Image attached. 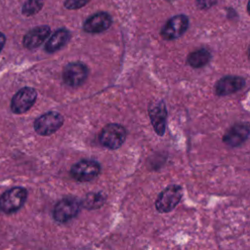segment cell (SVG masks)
Listing matches in <instances>:
<instances>
[{
	"mask_svg": "<svg viewBox=\"0 0 250 250\" xmlns=\"http://www.w3.org/2000/svg\"><path fill=\"white\" fill-rule=\"evenodd\" d=\"M43 7V0H26L22 6V14L24 16H33L37 14Z\"/></svg>",
	"mask_w": 250,
	"mask_h": 250,
	"instance_id": "ac0fdd59",
	"label": "cell"
},
{
	"mask_svg": "<svg viewBox=\"0 0 250 250\" xmlns=\"http://www.w3.org/2000/svg\"><path fill=\"white\" fill-rule=\"evenodd\" d=\"M218 0H195L196 5L199 9H208L215 5Z\"/></svg>",
	"mask_w": 250,
	"mask_h": 250,
	"instance_id": "ffe728a7",
	"label": "cell"
},
{
	"mask_svg": "<svg viewBox=\"0 0 250 250\" xmlns=\"http://www.w3.org/2000/svg\"><path fill=\"white\" fill-rule=\"evenodd\" d=\"M63 124V117L57 111H48L34 121V130L40 136H49L57 132Z\"/></svg>",
	"mask_w": 250,
	"mask_h": 250,
	"instance_id": "8992f818",
	"label": "cell"
},
{
	"mask_svg": "<svg viewBox=\"0 0 250 250\" xmlns=\"http://www.w3.org/2000/svg\"><path fill=\"white\" fill-rule=\"evenodd\" d=\"M126 129L116 123L105 125L99 135L100 144L109 149H117L122 146L126 140Z\"/></svg>",
	"mask_w": 250,
	"mask_h": 250,
	"instance_id": "6da1fadb",
	"label": "cell"
},
{
	"mask_svg": "<svg viewBox=\"0 0 250 250\" xmlns=\"http://www.w3.org/2000/svg\"><path fill=\"white\" fill-rule=\"evenodd\" d=\"M211 59V54L207 49L201 48L196 51L191 52L188 58L187 62L188 63L193 67V68H200L204 65H206Z\"/></svg>",
	"mask_w": 250,
	"mask_h": 250,
	"instance_id": "2e32d148",
	"label": "cell"
},
{
	"mask_svg": "<svg viewBox=\"0 0 250 250\" xmlns=\"http://www.w3.org/2000/svg\"><path fill=\"white\" fill-rule=\"evenodd\" d=\"M112 19L106 12H98L89 17L83 23V30L88 33H101L110 27Z\"/></svg>",
	"mask_w": 250,
	"mask_h": 250,
	"instance_id": "7c38bea8",
	"label": "cell"
},
{
	"mask_svg": "<svg viewBox=\"0 0 250 250\" xmlns=\"http://www.w3.org/2000/svg\"><path fill=\"white\" fill-rule=\"evenodd\" d=\"M101 164L92 159H82L73 164L69 170L70 176L78 182H90L101 173Z\"/></svg>",
	"mask_w": 250,
	"mask_h": 250,
	"instance_id": "7a4b0ae2",
	"label": "cell"
},
{
	"mask_svg": "<svg viewBox=\"0 0 250 250\" xmlns=\"http://www.w3.org/2000/svg\"><path fill=\"white\" fill-rule=\"evenodd\" d=\"M70 39V33L65 28L56 30L45 44V51L48 53H55L66 45Z\"/></svg>",
	"mask_w": 250,
	"mask_h": 250,
	"instance_id": "9a60e30c",
	"label": "cell"
},
{
	"mask_svg": "<svg viewBox=\"0 0 250 250\" xmlns=\"http://www.w3.org/2000/svg\"><path fill=\"white\" fill-rule=\"evenodd\" d=\"M81 208V202L74 196H65L54 207L53 217L59 223H66L75 218Z\"/></svg>",
	"mask_w": 250,
	"mask_h": 250,
	"instance_id": "3957f363",
	"label": "cell"
},
{
	"mask_svg": "<svg viewBox=\"0 0 250 250\" xmlns=\"http://www.w3.org/2000/svg\"><path fill=\"white\" fill-rule=\"evenodd\" d=\"M249 138V126L246 123L232 125L223 137V143L229 146L236 147L244 144Z\"/></svg>",
	"mask_w": 250,
	"mask_h": 250,
	"instance_id": "8fae6325",
	"label": "cell"
},
{
	"mask_svg": "<svg viewBox=\"0 0 250 250\" xmlns=\"http://www.w3.org/2000/svg\"><path fill=\"white\" fill-rule=\"evenodd\" d=\"M89 73L88 66L80 62H69L62 70V81L69 87L81 86L87 79Z\"/></svg>",
	"mask_w": 250,
	"mask_h": 250,
	"instance_id": "52a82bcc",
	"label": "cell"
},
{
	"mask_svg": "<svg viewBox=\"0 0 250 250\" xmlns=\"http://www.w3.org/2000/svg\"><path fill=\"white\" fill-rule=\"evenodd\" d=\"M91 0H65L64 7L68 10H77L84 7Z\"/></svg>",
	"mask_w": 250,
	"mask_h": 250,
	"instance_id": "d6986e66",
	"label": "cell"
},
{
	"mask_svg": "<svg viewBox=\"0 0 250 250\" xmlns=\"http://www.w3.org/2000/svg\"><path fill=\"white\" fill-rule=\"evenodd\" d=\"M81 206L87 210L101 208L105 202V196L102 192H88L80 201Z\"/></svg>",
	"mask_w": 250,
	"mask_h": 250,
	"instance_id": "e0dca14e",
	"label": "cell"
},
{
	"mask_svg": "<svg viewBox=\"0 0 250 250\" xmlns=\"http://www.w3.org/2000/svg\"><path fill=\"white\" fill-rule=\"evenodd\" d=\"M51 29L48 25H39L30 29L23 37V46L28 50L38 48L48 38Z\"/></svg>",
	"mask_w": 250,
	"mask_h": 250,
	"instance_id": "5bb4252c",
	"label": "cell"
},
{
	"mask_svg": "<svg viewBox=\"0 0 250 250\" xmlns=\"http://www.w3.org/2000/svg\"><path fill=\"white\" fill-rule=\"evenodd\" d=\"M183 196V188L179 185L168 186L163 189L155 200V208L160 213L172 211L180 202Z\"/></svg>",
	"mask_w": 250,
	"mask_h": 250,
	"instance_id": "5b68a950",
	"label": "cell"
},
{
	"mask_svg": "<svg viewBox=\"0 0 250 250\" xmlns=\"http://www.w3.org/2000/svg\"><path fill=\"white\" fill-rule=\"evenodd\" d=\"M37 92L31 87H23L19 90L12 99L11 109L16 114L26 112L35 103Z\"/></svg>",
	"mask_w": 250,
	"mask_h": 250,
	"instance_id": "ba28073f",
	"label": "cell"
},
{
	"mask_svg": "<svg viewBox=\"0 0 250 250\" xmlns=\"http://www.w3.org/2000/svg\"><path fill=\"white\" fill-rule=\"evenodd\" d=\"M27 191L21 187L13 188L0 196V211L6 214L18 211L25 202Z\"/></svg>",
	"mask_w": 250,
	"mask_h": 250,
	"instance_id": "277c9868",
	"label": "cell"
},
{
	"mask_svg": "<svg viewBox=\"0 0 250 250\" xmlns=\"http://www.w3.org/2000/svg\"><path fill=\"white\" fill-rule=\"evenodd\" d=\"M148 115L155 133L158 136H163L166 129L167 109L163 101H158L150 104L148 106Z\"/></svg>",
	"mask_w": 250,
	"mask_h": 250,
	"instance_id": "30bf717a",
	"label": "cell"
},
{
	"mask_svg": "<svg viewBox=\"0 0 250 250\" xmlns=\"http://www.w3.org/2000/svg\"><path fill=\"white\" fill-rule=\"evenodd\" d=\"M245 79L241 76L228 75L219 79L215 85V93L218 96H227L240 91L245 86Z\"/></svg>",
	"mask_w": 250,
	"mask_h": 250,
	"instance_id": "4fadbf2b",
	"label": "cell"
},
{
	"mask_svg": "<svg viewBox=\"0 0 250 250\" xmlns=\"http://www.w3.org/2000/svg\"><path fill=\"white\" fill-rule=\"evenodd\" d=\"M169 1H171V0H169Z\"/></svg>",
	"mask_w": 250,
	"mask_h": 250,
	"instance_id": "7402d4cb",
	"label": "cell"
},
{
	"mask_svg": "<svg viewBox=\"0 0 250 250\" xmlns=\"http://www.w3.org/2000/svg\"><path fill=\"white\" fill-rule=\"evenodd\" d=\"M5 42H6L5 35L2 32H0V52L2 51V49H3L4 45H5Z\"/></svg>",
	"mask_w": 250,
	"mask_h": 250,
	"instance_id": "44dd1931",
	"label": "cell"
},
{
	"mask_svg": "<svg viewBox=\"0 0 250 250\" xmlns=\"http://www.w3.org/2000/svg\"><path fill=\"white\" fill-rule=\"evenodd\" d=\"M188 27V18L186 15H176L168 20L160 31L165 40H174L181 37Z\"/></svg>",
	"mask_w": 250,
	"mask_h": 250,
	"instance_id": "9c48e42d",
	"label": "cell"
}]
</instances>
